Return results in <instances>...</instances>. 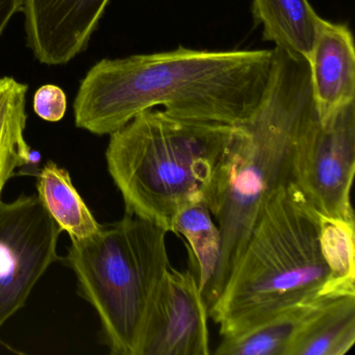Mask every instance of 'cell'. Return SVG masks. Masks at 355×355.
Returning a JSON list of instances; mask_svg holds the SVG:
<instances>
[{"label":"cell","mask_w":355,"mask_h":355,"mask_svg":"<svg viewBox=\"0 0 355 355\" xmlns=\"http://www.w3.org/2000/svg\"><path fill=\"white\" fill-rule=\"evenodd\" d=\"M325 297L293 305L282 313L234 336H222L219 355H288L293 340L305 320Z\"/></svg>","instance_id":"4fadbf2b"},{"label":"cell","mask_w":355,"mask_h":355,"mask_svg":"<svg viewBox=\"0 0 355 355\" xmlns=\"http://www.w3.org/2000/svg\"><path fill=\"white\" fill-rule=\"evenodd\" d=\"M37 191L47 213L71 240H85L101 230V224L72 184L69 172L55 162H47L41 169Z\"/></svg>","instance_id":"5bb4252c"},{"label":"cell","mask_w":355,"mask_h":355,"mask_svg":"<svg viewBox=\"0 0 355 355\" xmlns=\"http://www.w3.org/2000/svg\"><path fill=\"white\" fill-rule=\"evenodd\" d=\"M273 49L172 51L103 59L80 82L76 128L111 135L147 110L234 124L255 109L267 86Z\"/></svg>","instance_id":"6da1fadb"},{"label":"cell","mask_w":355,"mask_h":355,"mask_svg":"<svg viewBox=\"0 0 355 355\" xmlns=\"http://www.w3.org/2000/svg\"><path fill=\"white\" fill-rule=\"evenodd\" d=\"M61 234L37 195L11 202L0 199V328L61 259L57 251Z\"/></svg>","instance_id":"8992f818"},{"label":"cell","mask_w":355,"mask_h":355,"mask_svg":"<svg viewBox=\"0 0 355 355\" xmlns=\"http://www.w3.org/2000/svg\"><path fill=\"white\" fill-rule=\"evenodd\" d=\"M34 111L41 119L49 122H59L67 111V97L65 92L55 85H45L34 95Z\"/></svg>","instance_id":"ac0fdd59"},{"label":"cell","mask_w":355,"mask_h":355,"mask_svg":"<svg viewBox=\"0 0 355 355\" xmlns=\"http://www.w3.org/2000/svg\"><path fill=\"white\" fill-rule=\"evenodd\" d=\"M168 232L126 214L94 236L71 240L66 257L78 290L96 311L112 354L140 355L147 315L171 267Z\"/></svg>","instance_id":"5b68a950"},{"label":"cell","mask_w":355,"mask_h":355,"mask_svg":"<svg viewBox=\"0 0 355 355\" xmlns=\"http://www.w3.org/2000/svg\"><path fill=\"white\" fill-rule=\"evenodd\" d=\"M355 219L320 215V244L328 268L322 297L355 295Z\"/></svg>","instance_id":"e0dca14e"},{"label":"cell","mask_w":355,"mask_h":355,"mask_svg":"<svg viewBox=\"0 0 355 355\" xmlns=\"http://www.w3.org/2000/svg\"><path fill=\"white\" fill-rule=\"evenodd\" d=\"M355 173V103L326 121L315 118L303 135L293 184L322 216L355 219L351 188Z\"/></svg>","instance_id":"52a82bcc"},{"label":"cell","mask_w":355,"mask_h":355,"mask_svg":"<svg viewBox=\"0 0 355 355\" xmlns=\"http://www.w3.org/2000/svg\"><path fill=\"white\" fill-rule=\"evenodd\" d=\"M172 232L188 242L199 288L205 295L217 272L222 247L221 232L207 205L198 202L184 207Z\"/></svg>","instance_id":"2e32d148"},{"label":"cell","mask_w":355,"mask_h":355,"mask_svg":"<svg viewBox=\"0 0 355 355\" xmlns=\"http://www.w3.org/2000/svg\"><path fill=\"white\" fill-rule=\"evenodd\" d=\"M251 14L263 40L309 62L322 19L309 0H252Z\"/></svg>","instance_id":"8fae6325"},{"label":"cell","mask_w":355,"mask_h":355,"mask_svg":"<svg viewBox=\"0 0 355 355\" xmlns=\"http://www.w3.org/2000/svg\"><path fill=\"white\" fill-rule=\"evenodd\" d=\"M355 343V295L325 297L293 340L288 355H345Z\"/></svg>","instance_id":"7c38bea8"},{"label":"cell","mask_w":355,"mask_h":355,"mask_svg":"<svg viewBox=\"0 0 355 355\" xmlns=\"http://www.w3.org/2000/svg\"><path fill=\"white\" fill-rule=\"evenodd\" d=\"M28 91V85L15 78H0V199L16 170L35 162L24 136Z\"/></svg>","instance_id":"9a60e30c"},{"label":"cell","mask_w":355,"mask_h":355,"mask_svg":"<svg viewBox=\"0 0 355 355\" xmlns=\"http://www.w3.org/2000/svg\"><path fill=\"white\" fill-rule=\"evenodd\" d=\"M307 63L319 121L355 103L354 40L347 24L322 18Z\"/></svg>","instance_id":"30bf717a"},{"label":"cell","mask_w":355,"mask_h":355,"mask_svg":"<svg viewBox=\"0 0 355 355\" xmlns=\"http://www.w3.org/2000/svg\"><path fill=\"white\" fill-rule=\"evenodd\" d=\"M24 0H0V38L16 14L20 13Z\"/></svg>","instance_id":"d6986e66"},{"label":"cell","mask_w":355,"mask_h":355,"mask_svg":"<svg viewBox=\"0 0 355 355\" xmlns=\"http://www.w3.org/2000/svg\"><path fill=\"white\" fill-rule=\"evenodd\" d=\"M318 117L307 61L273 49L261 101L234 124L205 205L221 232L219 265L205 297L219 298L261 209L274 193L293 182L297 148Z\"/></svg>","instance_id":"7a4b0ae2"},{"label":"cell","mask_w":355,"mask_h":355,"mask_svg":"<svg viewBox=\"0 0 355 355\" xmlns=\"http://www.w3.org/2000/svg\"><path fill=\"white\" fill-rule=\"evenodd\" d=\"M111 0H24L26 45L40 63L65 65L86 51Z\"/></svg>","instance_id":"9c48e42d"},{"label":"cell","mask_w":355,"mask_h":355,"mask_svg":"<svg viewBox=\"0 0 355 355\" xmlns=\"http://www.w3.org/2000/svg\"><path fill=\"white\" fill-rule=\"evenodd\" d=\"M209 317L196 274L171 266L151 302L140 355L211 354Z\"/></svg>","instance_id":"ba28073f"},{"label":"cell","mask_w":355,"mask_h":355,"mask_svg":"<svg viewBox=\"0 0 355 355\" xmlns=\"http://www.w3.org/2000/svg\"><path fill=\"white\" fill-rule=\"evenodd\" d=\"M327 277L320 214L292 182L261 209L209 315L221 336H234L319 297Z\"/></svg>","instance_id":"277c9868"},{"label":"cell","mask_w":355,"mask_h":355,"mask_svg":"<svg viewBox=\"0 0 355 355\" xmlns=\"http://www.w3.org/2000/svg\"><path fill=\"white\" fill-rule=\"evenodd\" d=\"M234 125L176 117L155 107L109 135L107 170L125 213L172 232L184 207L207 201Z\"/></svg>","instance_id":"3957f363"}]
</instances>
